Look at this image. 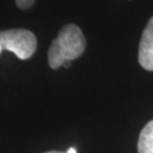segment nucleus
<instances>
[{
	"label": "nucleus",
	"instance_id": "nucleus-1",
	"mask_svg": "<svg viewBox=\"0 0 153 153\" xmlns=\"http://www.w3.org/2000/svg\"><path fill=\"white\" fill-rule=\"evenodd\" d=\"M85 48L86 40L82 30L75 24H67L50 45L48 51L49 66L52 69H57L82 56Z\"/></svg>",
	"mask_w": 153,
	"mask_h": 153
},
{
	"label": "nucleus",
	"instance_id": "nucleus-2",
	"mask_svg": "<svg viewBox=\"0 0 153 153\" xmlns=\"http://www.w3.org/2000/svg\"><path fill=\"white\" fill-rule=\"evenodd\" d=\"M8 50L22 59H28L36 50V38L31 31L24 28H13L0 31V53Z\"/></svg>",
	"mask_w": 153,
	"mask_h": 153
},
{
	"label": "nucleus",
	"instance_id": "nucleus-3",
	"mask_svg": "<svg viewBox=\"0 0 153 153\" xmlns=\"http://www.w3.org/2000/svg\"><path fill=\"white\" fill-rule=\"evenodd\" d=\"M138 62L144 69L153 71V17L149 19L142 33L138 48Z\"/></svg>",
	"mask_w": 153,
	"mask_h": 153
},
{
	"label": "nucleus",
	"instance_id": "nucleus-4",
	"mask_svg": "<svg viewBox=\"0 0 153 153\" xmlns=\"http://www.w3.org/2000/svg\"><path fill=\"white\" fill-rule=\"evenodd\" d=\"M137 151L138 153H153V120L149 121L141 131Z\"/></svg>",
	"mask_w": 153,
	"mask_h": 153
},
{
	"label": "nucleus",
	"instance_id": "nucleus-5",
	"mask_svg": "<svg viewBox=\"0 0 153 153\" xmlns=\"http://www.w3.org/2000/svg\"><path fill=\"white\" fill-rule=\"evenodd\" d=\"M15 1H16V5L18 6V8H21V9H28L34 4L35 0H15Z\"/></svg>",
	"mask_w": 153,
	"mask_h": 153
},
{
	"label": "nucleus",
	"instance_id": "nucleus-6",
	"mask_svg": "<svg viewBox=\"0 0 153 153\" xmlns=\"http://www.w3.org/2000/svg\"><path fill=\"white\" fill-rule=\"evenodd\" d=\"M66 153H77V151L75 148H69L67 151H66Z\"/></svg>",
	"mask_w": 153,
	"mask_h": 153
},
{
	"label": "nucleus",
	"instance_id": "nucleus-7",
	"mask_svg": "<svg viewBox=\"0 0 153 153\" xmlns=\"http://www.w3.org/2000/svg\"><path fill=\"white\" fill-rule=\"evenodd\" d=\"M44 153H66V152H61V151H49V152H44Z\"/></svg>",
	"mask_w": 153,
	"mask_h": 153
}]
</instances>
